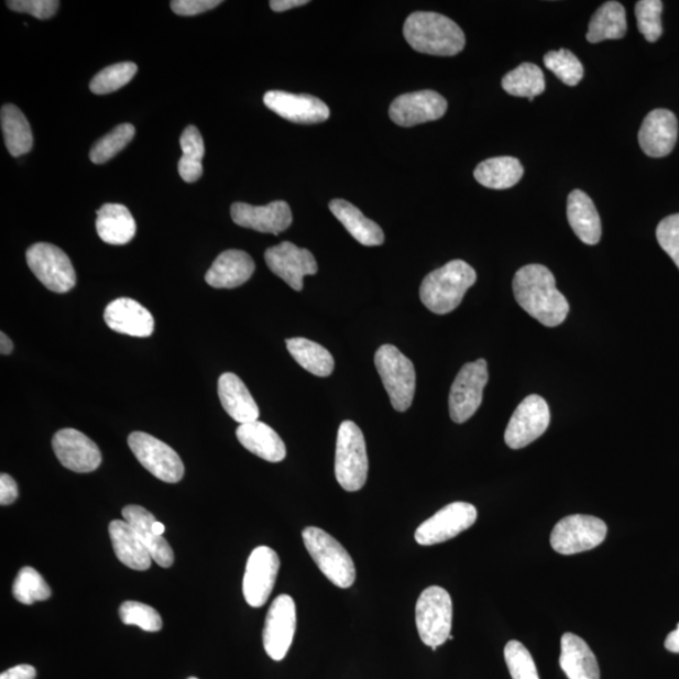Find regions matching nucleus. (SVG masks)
Instances as JSON below:
<instances>
[{
	"label": "nucleus",
	"instance_id": "9b49d317",
	"mask_svg": "<svg viewBox=\"0 0 679 679\" xmlns=\"http://www.w3.org/2000/svg\"><path fill=\"white\" fill-rule=\"evenodd\" d=\"M128 442L138 461L157 480L166 483L182 481L184 464L172 447L144 431H134Z\"/></svg>",
	"mask_w": 679,
	"mask_h": 679
},
{
	"label": "nucleus",
	"instance_id": "6e6d98bb",
	"mask_svg": "<svg viewBox=\"0 0 679 679\" xmlns=\"http://www.w3.org/2000/svg\"><path fill=\"white\" fill-rule=\"evenodd\" d=\"M188 679H198V678H197V677H190V678H188Z\"/></svg>",
	"mask_w": 679,
	"mask_h": 679
},
{
	"label": "nucleus",
	"instance_id": "c9c22d12",
	"mask_svg": "<svg viewBox=\"0 0 679 679\" xmlns=\"http://www.w3.org/2000/svg\"><path fill=\"white\" fill-rule=\"evenodd\" d=\"M501 84L507 94L526 97L528 101H534L535 97L541 95L546 87L543 69L528 62L511 70L502 78Z\"/></svg>",
	"mask_w": 679,
	"mask_h": 679
},
{
	"label": "nucleus",
	"instance_id": "7c9ffc66",
	"mask_svg": "<svg viewBox=\"0 0 679 679\" xmlns=\"http://www.w3.org/2000/svg\"><path fill=\"white\" fill-rule=\"evenodd\" d=\"M96 231L105 243L123 245L136 234V222L122 205H105L97 210Z\"/></svg>",
	"mask_w": 679,
	"mask_h": 679
},
{
	"label": "nucleus",
	"instance_id": "79ce46f5",
	"mask_svg": "<svg viewBox=\"0 0 679 679\" xmlns=\"http://www.w3.org/2000/svg\"><path fill=\"white\" fill-rule=\"evenodd\" d=\"M120 620L127 625H136L145 632H158L163 628V620L154 607L140 602L122 603L119 610Z\"/></svg>",
	"mask_w": 679,
	"mask_h": 679
},
{
	"label": "nucleus",
	"instance_id": "3c124183",
	"mask_svg": "<svg viewBox=\"0 0 679 679\" xmlns=\"http://www.w3.org/2000/svg\"><path fill=\"white\" fill-rule=\"evenodd\" d=\"M308 4L307 0H271L270 7L275 12H286L289 9Z\"/></svg>",
	"mask_w": 679,
	"mask_h": 679
},
{
	"label": "nucleus",
	"instance_id": "473e14b6",
	"mask_svg": "<svg viewBox=\"0 0 679 679\" xmlns=\"http://www.w3.org/2000/svg\"><path fill=\"white\" fill-rule=\"evenodd\" d=\"M627 33V14L620 2H606L592 17L587 40L599 43L606 40H622Z\"/></svg>",
	"mask_w": 679,
	"mask_h": 679
},
{
	"label": "nucleus",
	"instance_id": "4468645a",
	"mask_svg": "<svg viewBox=\"0 0 679 679\" xmlns=\"http://www.w3.org/2000/svg\"><path fill=\"white\" fill-rule=\"evenodd\" d=\"M297 625L293 598L282 594L273 601L263 629V647L273 660H282L293 646Z\"/></svg>",
	"mask_w": 679,
	"mask_h": 679
},
{
	"label": "nucleus",
	"instance_id": "20e7f679",
	"mask_svg": "<svg viewBox=\"0 0 679 679\" xmlns=\"http://www.w3.org/2000/svg\"><path fill=\"white\" fill-rule=\"evenodd\" d=\"M303 540L317 568L333 585L348 589L355 583L354 560L335 537L319 527L311 526L304 528Z\"/></svg>",
	"mask_w": 679,
	"mask_h": 679
},
{
	"label": "nucleus",
	"instance_id": "39448f33",
	"mask_svg": "<svg viewBox=\"0 0 679 679\" xmlns=\"http://www.w3.org/2000/svg\"><path fill=\"white\" fill-rule=\"evenodd\" d=\"M369 458L363 431L354 421H342L339 428L335 475L348 492L364 488L368 480Z\"/></svg>",
	"mask_w": 679,
	"mask_h": 679
},
{
	"label": "nucleus",
	"instance_id": "cd10ccee",
	"mask_svg": "<svg viewBox=\"0 0 679 679\" xmlns=\"http://www.w3.org/2000/svg\"><path fill=\"white\" fill-rule=\"evenodd\" d=\"M568 219L579 240L595 245L602 238V220L588 194L577 189L568 198Z\"/></svg>",
	"mask_w": 679,
	"mask_h": 679
},
{
	"label": "nucleus",
	"instance_id": "4c0bfd02",
	"mask_svg": "<svg viewBox=\"0 0 679 679\" xmlns=\"http://www.w3.org/2000/svg\"><path fill=\"white\" fill-rule=\"evenodd\" d=\"M52 592L37 570L25 567L18 572L13 584V596L18 602L31 605L50 599Z\"/></svg>",
	"mask_w": 679,
	"mask_h": 679
},
{
	"label": "nucleus",
	"instance_id": "412c9836",
	"mask_svg": "<svg viewBox=\"0 0 679 679\" xmlns=\"http://www.w3.org/2000/svg\"><path fill=\"white\" fill-rule=\"evenodd\" d=\"M678 138V121L672 111H650L639 130V145L650 157H665L673 152Z\"/></svg>",
	"mask_w": 679,
	"mask_h": 679
},
{
	"label": "nucleus",
	"instance_id": "e433bc0d",
	"mask_svg": "<svg viewBox=\"0 0 679 679\" xmlns=\"http://www.w3.org/2000/svg\"><path fill=\"white\" fill-rule=\"evenodd\" d=\"M180 146L183 156L178 164V171L182 179L187 183L199 180L202 175L201 161L206 154V146L197 127L190 125L183 131Z\"/></svg>",
	"mask_w": 679,
	"mask_h": 679
},
{
	"label": "nucleus",
	"instance_id": "a19ab883",
	"mask_svg": "<svg viewBox=\"0 0 679 679\" xmlns=\"http://www.w3.org/2000/svg\"><path fill=\"white\" fill-rule=\"evenodd\" d=\"M138 73V66L132 62H121L103 68L90 83V90L95 95H109L127 86Z\"/></svg>",
	"mask_w": 679,
	"mask_h": 679
},
{
	"label": "nucleus",
	"instance_id": "72a5a7b5",
	"mask_svg": "<svg viewBox=\"0 0 679 679\" xmlns=\"http://www.w3.org/2000/svg\"><path fill=\"white\" fill-rule=\"evenodd\" d=\"M0 122L9 154L21 156L33 147V134L29 120L14 105H4L0 112Z\"/></svg>",
	"mask_w": 679,
	"mask_h": 679
},
{
	"label": "nucleus",
	"instance_id": "1a4fd4ad",
	"mask_svg": "<svg viewBox=\"0 0 679 679\" xmlns=\"http://www.w3.org/2000/svg\"><path fill=\"white\" fill-rule=\"evenodd\" d=\"M607 526L603 519L589 515L563 517L554 527L550 537L552 549L561 555H576L593 550L605 540Z\"/></svg>",
	"mask_w": 679,
	"mask_h": 679
},
{
	"label": "nucleus",
	"instance_id": "09e8293b",
	"mask_svg": "<svg viewBox=\"0 0 679 679\" xmlns=\"http://www.w3.org/2000/svg\"><path fill=\"white\" fill-rule=\"evenodd\" d=\"M18 499V488L11 475L2 473L0 475V505H12Z\"/></svg>",
	"mask_w": 679,
	"mask_h": 679
},
{
	"label": "nucleus",
	"instance_id": "423d86ee",
	"mask_svg": "<svg viewBox=\"0 0 679 679\" xmlns=\"http://www.w3.org/2000/svg\"><path fill=\"white\" fill-rule=\"evenodd\" d=\"M452 621L451 595L437 585L427 588L416 606V623L421 642L434 650L443 646L451 636Z\"/></svg>",
	"mask_w": 679,
	"mask_h": 679
},
{
	"label": "nucleus",
	"instance_id": "a211bd4d",
	"mask_svg": "<svg viewBox=\"0 0 679 679\" xmlns=\"http://www.w3.org/2000/svg\"><path fill=\"white\" fill-rule=\"evenodd\" d=\"M53 451L62 466L77 473H90L99 469L102 456L99 447L81 431L61 429L52 440Z\"/></svg>",
	"mask_w": 679,
	"mask_h": 679
},
{
	"label": "nucleus",
	"instance_id": "ddd939ff",
	"mask_svg": "<svg viewBox=\"0 0 679 679\" xmlns=\"http://www.w3.org/2000/svg\"><path fill=\"white\" fill-rule=\"evenodd\" d=\"M548 403L539 395L527 396L513 414L505 431L511 449H522L539 439L550 426Z\"/></svg>",
	"mask_w": 679,
	"mask_h": 679
},
{
	"label": "nucleus",
	"instance_id": "6e6552de",
	"mask_svg": "<svg viewBox=\"0 0 679 679\" xmlns=\"http://www.w3.org/2000/svg\"><path fill=\"white\" fill-rule=\"evenodd\" d=\"M25 258L33 275L53 293L66 294L76 286L74 264L57 245L33 244L26 251Z\"/></svg>",
	"mask_w": 679,
	"mask_h": 679
},
{
	"label": "nucleus",
	"instance_id": "6ab92c4d",
	"mask_svg": "<svg viewBox=\"0 0 679 679\" xmlns=\"http://www.w3.org/2000/svg\"><path fill=\"white\" fill-rule=\"evenodd\" d=\"M264 105L282 119L295 123H320L330 118L329 106L311 95H294L285 91H269Z\"/></svg>",
	"mask_w": 679,
	"mask_h": 679
},
{
	"label": "nucleus",
	"instance_id": "dca6fc26",
	"mask_svg": "<svg viewBox=\"0 0 679 679\" xmlns=\"http://www.w3.org/2000/svg\"><path fill=\"white\" fill-rule=\"evenodd\" d=\"M269 269L295 291H303L304 278L319 271L314 254L294 243L282 242L264 253Z\"/></svg>",
	"mask_w": 679,
	"mask_h": 679
},
{
	"label": "nucleus",
	"instance_id": "58836bf2",
	"mask_svg": "<svg viewBox=\"0 0 679 679\" xmlns=\"http://www.w3.org/2000/svg\"><path fill=\"white\" fill-rule=\"evenodd\" d=\"M135 128L131 123H121L97 141L90 152V158L94 164L101 165L111 161L121 150L125 149L131 140L135 136Z\"/></svg>",
	"mask_w": 679,
	"mask_h": 679
},
{
	"label": "nucleus",
	"instance_id": "bb28decb",
	"mask_svg": "<svg viewBox=\"0 0 679 679\" xmlns=\"http://www.w3.org/2000/svg\"><path fill=\"white\" fill-rule=\"evenodd\" d=\"M560 667L569 679H601L593 650L574 633H566L561 638Z\"/></svg>",
	"mask_w": 679,
	"mask_h": 679
},
{
	"label": "nucleus",
	"instance_id": "864d4df0",
	"mask_svg": "<svg viewBox=\"0 0 679 679\" xmlns=\"http://www.w3.org/2000/svg\"><path fill=\"white\" fill-rule=\"evenodd\" d=\"M13 351V342L4 332L0 333V352L2 355H9Z\"/></svg>",
	"mask_w": 679,
	"mask_h": 679
},
{
	"label": "nucleus",
	"instance_id": "c03bdc74",
	"mask_svg": "<svg viewBox=\"0 0 679 679\" xmlns=\"http://www.w3.org/2000/svg\"><path fill=\"white\" fill-rule=\"evenodd\" d=\"M505 660L513 679H540L535 660L518 640H510L505 647Z\"/></svg>",
	"mask_w": 679,
	"mask_h": 679
},
{
	"label": "nucleus",
	"instance_id": "f3484780",
	"mask_svg": "<svg viewBox=\"0 0 679 679\" xmlns=\"http://www.w3.org/2000/svg\"><path fill=\"white\" fill-rule=\"evenodd\" d=\"M447 109L448 103L442 95L423 90L396 97L391 105L390 117L396 125L412 128L442 119Z\"/></svg>",
	"mask_w": 679,
	"mask_h": 679
},
{
	"label": "nucleus",
	"instance_id": "f257e3e1",
	"mask_svg": "<svg viewBox=\"0 0 679 679\" xmlns=\"http://www.w3.org/2000/svg\"><path fill=\"white\" fill-rule=\"evenodd\" d=\"M513 288L517 304L546 328H557L567 320L568 299L557 288L551 271L543 264L519 269Z\"/></svg>",
	"mask_w": 679,
	"mask_h": 679
},
{
	"label": "nucleus",
	"instance_id": "c85d7f7f",
	"mask_svg": "<svg viewBox=\"0 0 679 679\" xmlns=\"http://www.w3.org/2000/svg\"><path fill=\"white\" fill-rule=\"evenodd\" d=\"M109 533L114 554L123 566L138 571L152 567V555L130 524L114 519L109 526Z\"/></svg>",
	"mask_w": 679,
	"mask_h": 679
},
{
	"label": "nucleus",
	"instance_id": "37998d69",
	"mask_svg": "<svg viewBox=\"0 0 679 679\" xmlns=\"http://www.w3.org/2000/svg\"><path fill=\"white\" fill-rule=\"evenodd\" d=\"M664 3L660 0H640L636 6L639 32L648 42H656L664 33Z\"/></svg>",
	"mask_w": 679,
	"mask_h": 679
},
{
	"label": "nucleus",
	"instance_id": "f8f14e48",
	"mask_svg": "<svg viewBox=\"0 0 679 679\" xmlns=\"http://www.w3.org/2000/svg\"><path fill=\"white\" fill-rule=\"evenodd\" d=\"M478 519V510L467 502H453L423 523L416 532L421 546L442 544L469 530Z\"/></svg>",
	"mask_w": 679,
	"mask_h": 679
},
{
	"label": "nucleus",
	"instance_id": "2eb2a0df",
	"mask_svg": "<svg viewBox=\"0 0 679 679\" xmlns=\"http://www.w3.org/2000/svg\"><path fill=\"white\" fill-rule=\"evenodd\" d=\"M280 570V558L269 546H260L251 554L247 561L243 578V595L245 602L253 607H261L267 603L275 588Z\"/></svg>",
	"mask_w": 679,
	"mask_h": 679
},
{
	"label": "nucleus",
	"instance_id": "2f4dec72",
	"mask_svg": "<svg viewBox=\"0 0 679 679\" xmlns=\"http://www.w3.org/2000/svg\"><path fill=\"white\" fill-rule=\"evenodd\" d=\"M524 166L513 156L488 158L475 167L474 178L483 187L504 190L515 187L523 179Z\"/></svg>",
	"mask_w": 679,
	"mask_h": 679
},
{
	"label": "nucleus",
	"instance_id": "9d476101",
	"mask_svg": "<svg viewBox=\"0 0 679 679\" xmlns=\"http://www.w3.org/2000/svg\"><path fill=\"white\" fill-rule=\"evenodd\" d=\"M489 383L488 361L479 359L466 364L455 379L449 393V414L458 425L474 416L483 401V390Z\"/></svg>",
	"mask_w": 679,
	"mask_h": 679
},
{
	"label": "nucleus",
	"instance_id": "f704fd0d",
	"mask_svg": "<svg viewBox=\"0 0 679 679\" xmlns=\"http://www.w3.org/2000/svg\"><path fill=\"white\" fill-rule=\"evenodd\" d=\"M288 352L302 365L306 372L316 376H330L333 372L335 361L329 350L319 343L304 338L286 340Z\"/></svg>",
	"mask_w": 679,
	"mask_h": 679
},
{
	"label": "nucleus",
	"instance_id": "5fc2aeb1",
	"mask_svg": "<svg viewBox=\"0 0 679 679\" xmlns=\"http://www.w3.org/2000/svg\"><path fill=\"white\" fill-rule=\"evenodd\" d=\"M153 532L157 536H163V534L165 533V526L162 523L155 522L153 525Z\"/></svg>",
	"mask_w": 679,
	"mask_h": 679
},
{
	"label": "nucleus",
	"instance_id": "8fccbe9b",
	"mask_svg": "<svg viewBox=\"0 0 679 679\" xmlns=\"http://www.w3.org/2000/svg\"><path fill=\"white\" fill-rule=\"evenodd\" d=\"M37 671L30 665L15 666L0 675V679H35Z\"/></svg>",
	"mask_w": 679,
	"mask_h": 679
},
{
	"label": "nucleus",
	"instance_id": "7ed1b4c3",
	"mask_svg": "<svg viewBox=\"0 0 679 679\" xmlns=\"http://www.w3.org/2000/svg\"><path fill=\"white\" fill-rule=\"evenodd\" d=\"M478 281V273L469 263L455 260L423 280L420 299L429 311L446 315L456 310L463 297Z\"/></svg>",
	"mask_w": 679,
	"mask_h": 679
},
{
	"label": "nucleus",
	"instance_id": "603ef678",
	"mask_svg": "<svg viewBox=\"0 0 679 679\" xmlns=\"http://www.w3.org/2000/svg\"><path fill=\"white\" fill-rule=\"evenodd\" d=\"M665 646L672 654H679V624L676 631L668 634Z\"/></svg>",
	"mask_w": 679,
	"mask_h": 679
},
{
	"label": "nucleus",
	"instance_id": "5701e85b",
	"mask_svg": "<svg viewBox=\"0 0 679 679\" xmlns=\"http://www.w3.org/2000/svg\"><path fill=\"white\" fill-rule=\"evenodd\" d=\"M255 270L251 255L240 250L220 253L207 272V284L215 288H236L250 281Z\"/></svg>",
	"mask_w": 679,
	"mask_h": 679
},
{
	"label": "nucleus",
	"instance_id": "f03ea898",
	"mask_svg": "<svg viewBox=\"0 0 679 679\" xmlns=\"http://www.w3.org/2000/svg\"><path fill=\"white\" fill-rule=\"evenodd\" d=\"M403 33L413 50L430 56H456L466 46L461 26L439 13L410 14L404 23Z\"/></svg>",
	"mask_w": 679,
	"mask_h": 679
},
{
	"label": "nucleus",
	"instance_id": "a18cd8bd",
	"mask_svg": "<svg viewBox=\"0 0 679 679\" xmlns=\"http://www.w3.org/2000/svg\"><path fill=\"white\" fill-rule=\"evenodd\" d=\"M657 241L679 269V215L665 218L657 227Z\"/></svg>",
	"mask_w": 679,
	"mask_h": 679
},
{
	"label": "nucleus",
	"instance_id": "393cba45",
	"mask_svg": "<svg viewBox=\"0 0 679 679\" xmlns=\"http://www.w3.org/2000/svg\"><path fill=\"white\" fill-rule=\"evenodd\" d=\"M240 443L262 460L278 463L286 458L284 440L266 423L255 420L241 425L236 431Z\"/></svg>",
	"mask_w": 679,
	"mask_h": 679
},
{
	"label": "nucleus",
	"instance_id": "de8ad7c7",
	"mask_svg": "<svg viewBox=\"0 0 679 679\" xmlns=\"http://www.w3.org/2000/svg\"><path fill=\"white\" fill-rule=\"evenodd\" d=\"M222 3L220 0H174L171 6L174 13L193 17L211 11Z\"/></svg>",
	"mask_w": 679,
	"mask_h": 679
},
{
	"label": "nucleus",
	"instance_id": "0eeeda50",
	"mask_svg": "<svg viewBox=\"0 0 679 679\" xmlns=\"http://www.w3.org/2000/svg\"><path fill=\"white\" fill-rule=\"evenodd\" d=\"M374 360L393 408L396 412L408 410L417 384L416 369L412 361L393 346L379 348Z\"/></svg>",
	"mask_w": 679,
	"mask_h": 679
},
{
	"label": "nucleus",
	"instance_id": "aec40b11",
	"mask_svg": "<svg viewBox=\"0 0 679 679\" xmlns=\"http://www.w3.org/2000/svg\"><path fill=\"white\" fill-rule=\"evenodd\" d=\"M231 216L237 226L275 236L287 231L293 224V211L284 200L272 201L263 207L234 202Z\"/></svg>",
	"mask_w": 679,
	"mask_h": 679
},
{
	"label": "nucleus",
	"instance_id": "4be33fe9",
	"mask_svg": "<svg viewBox=\"0 0 679 679\" xmlns=\"http://www.w3.org/2000/svg\"><path fill=\"white\" fill-rule=\"evenodd\" d=\"M103 319L112 331L134 338L152 337L155 329L153 315L135 299L128 297L110 303L105 308Z\"/></svg>",
	"mask_w": 679,
	"mask_h": 679
},
{
	"label": "nucleus",
	"instance_id": "49530a36",
	"mask_svg": "<svg viewBox=\"0 0 679 679\" xmlns=\"http://www.w3.org/2000/svg\"><path fill=\"white\" fill-rule=\"evenodd\" d=\"M57 0H9L8 8L14 12L29 13L39 20H50L59 8Z\"/></svg>",
	"mask_w": 679,
	"mask_h": 679
},
{
	"label": "nucleus",
	"instance_id": "c756f323",
	"mask_svg": "<svg viewBox=\"0 0 679 679\" xmlns=\"http://www.w3.org/2000/svg\"><path fill=\"white\" fill-rule=\"evenodd\" d=\"M329 208L331 213L360 244L375 247L384 243L383 229L361 213V210L348 200L333 199L330 201Z\"/></svg>",
	"mask_w": 679,
	"mask_h": 679
},
{
	"label": "nucleus",
	"instance_id": "a878e982",
	"mask_svg": "<svg viewBox=\"0 0 679 679\" xmlns=\"http://www.w3.org/2000/svg\"><path fill=\"white\" fill-rule=\"evenodd\" d=\"M122 516L134 528L157 566L171 568L174 563V552L169 543L153 532L155 517L146 508L136 505L123 508Z\"/></svg>",
	"mask_w": 679,
	"mask_h": 679
},
{
	"label": "nucleus",
	"instance_id": "ea45409f",
	"mask_svg": "<svg viewBox=\"0 0 679 679\" xmlns=\"http://www.w3.org/2000/svg\"><path fill=\"white\" fill-rule=\"evenodd\" d=\"M546 68L568 86H577L584 77V66L569 50L551 51L544 56Z\"/></svg>",
	"mask_w": 679,
	"mask_h": 679
},
{
	"label": "nucleus",
	"instance_id": "b1692460",
	"mask_svg": "<svg viewBox=\"0 0 679 679\" xmlns=\"http://www.w3.org/2000/svg\"><path fill=\"white\" fill-rule=\"evenodd\" d=\"M218 394L228 416L240 425L259 420L260 409L249 387L233 373L219 377Z\"/></svg>",
	"mask_w": 679,
	"mask_h": 679
}]
</instances>
